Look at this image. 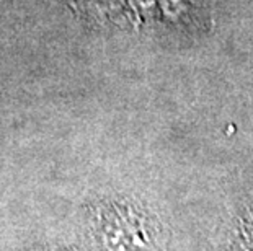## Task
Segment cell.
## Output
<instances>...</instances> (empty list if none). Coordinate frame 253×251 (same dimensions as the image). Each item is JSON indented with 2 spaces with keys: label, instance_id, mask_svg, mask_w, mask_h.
<instances>
[{
  "label": "cell",
  "instance_id": "1",
  "mask_svg": "<svg viewBox=\"0 0 253 251\" xmlns=\"http://www.w3.org/2000/svg\"><path fill=\"white\" fill-rule=\"evenodd\" d=\"M239 251H253V242L244 243V245H242V247L239 248Z\"/></svg>",
  "mask_w": 253,
  "mask_h": 251
}]
</instances>
